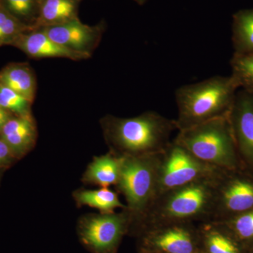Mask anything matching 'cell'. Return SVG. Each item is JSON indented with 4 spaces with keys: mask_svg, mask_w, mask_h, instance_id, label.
<instances>
[{
    "mask_svg": "<svg viewBox=\"0 0 253 253\" xmlns=\"http://www.w3.org/2000/svg\"><path fill=\"white\" fill-rule=\"evenodd\" d=\"M78 204L99 210L101 213L114 212L117 208L126 209L116 192L108 187L96 190H83L75 194Z\"/></svg>",
    "mask_w": 253,
    "mask_h": 253,
    "instance_id": "obj_19",
    "label": "cell"
},
{
    "mask_svg": "<svg viewBox=\"0 0 253 253\" xmlns=\"http://www.w3.org/2000/svg\"><path fill=\"white\" fill-rule=\"evenodd\" d=\"M130 219L126 211L85 216L80 221L78 233L91 253H117L121 241L129 233Z\"/></svg>",
    "mask_w": 253,
    "mask_h": 253,
    "instance_id": "obj_8",
    "label": "cell"
},
{
    "mask_svg": "<svg viewBox=\"0 0 253 253\" xmlns=\"http://www.w3.org/2000/svg\"><path fill=\"white\" fill-rule=\"evenodd\" d=\"M17 158L2 139L0 138V170H4L11 167Z\"/></svg>",
    "mask_w": 253,
    "mask_h": 253,
    "instance_id": "obj_24",
    "label": "cell"
},
{
    "mask_svg": "<svg viewBox=\"0 0 253 253\" xmlns=\"http://www.w3.org/2000/svg\"><path fill=\"white\" fill-rule=\"evenodd\" d=\"M226 172V171H224ZM193 181L156 199L135 235L146 226L171 222L201 223L212 219L221 174Z\"/></svg>",
    "mask_w": 253,
    "mask_h": 253,
    "instance_id": "obj_2",
    "label": "cell"
},
{
    "mask_svg": "<svg viewBox=\"0 0 253 253\" xmlns=\"http://www.w3.org/2000/svg\"><path fill=\"white\" fill-rule=\"evenodd\" d=\"M76 0H43L40 14L42 27L56 26L76 18Z\"/></svg>",
    "mask_w": 253,
    "mask_h": 253,
    "instance_id": "obj_18",
    "label": "cell"
},
{
    "mask_svg": "<svg viewBox=\"0 0 253 253\" xmlns=\"http://www.w3.org/2000/svg\"><path fill=\"white\" fill-rule=\"evenodd\" d=\"M253 209V176L244 171H226L218 180L212 219L222 221Z\"/></svg>",
    "mask_w": 253,
    "mask_h": 253,
    "instance_id": "obj_9",
    "label": "cell"
},
{
    "mask_svg": "<svg viewBox=\"0 0 253 253\" xmlns=\"http://www.w3.org/2000/svg\"><path fill=\"white\" fill-rule=\"evenodd\" d=\"M33 59L66 58L80 61L90 57L91 54L68 49L50 39L42 30H31L21 33L11 43Z\"/></svg>",
    "mask_w": 253,
    "mask_h": 253,
    "instance_id": "obj_12",
    "label": "cell"
},
{
    "mask_svg": "<svg viewBox=\"0 0 253 253\" xmlns=\"http://www.w3.org/2000/svg\"><path fill=\"white\" fill-rule=\"evenodd\" d=\"M239 87L230 76H214L175 91L177 131L228 116Z\"/></svg>",
    "mask_w": 253,
    "mask_h": 253,
    "instance_id": "obj_3",
    "label": "cell"
},
{
    "mask_svg": "<svg viewBox=\"0 0 253 253\" xmlns=\"http://www.w3.org/2000/svg\"><path fill=\"white\" fill-rule=\"evenodd\" d=\"M139 237V253H201L197 224L163 223L146 226Z\"/></svg>",
    "mask_w": 253,
    "mask_h": 253,
    "instance_id": "obj_7",
    "label": "cell"
},
{
    "mask_svg": "<svg viewBox=\"0 0 253 253\" xmlns=\"http://www.w3.org/2000/svg\"><path fill=\"white\" fill-rule=\"evenodd\" d=\"M122 157L110 152L96 157L86 169L84 181L90 184L109 187L116 186L121 174Z\"/></svg>",
    "mask_w": 253,
    "mask_h": 253,
    "instance_id": "obj_16",
    "label": "cell"
},
{
    "mask_svg": "<svg viewBox=\"0 0 253 253\" xmlns=\"http://www.w3.org/2000/svg\"><path fill=\"white\" fill-rule=\"evenodd\" d=\"M36 137V126L33 116H13L0 131V138L7 144L17 160L31 151Z\"/></svg>",
    "mask_w": 253,
    "mask_h": 253,
    "instance_id": "obj_14",
    "label": "cell"
},
{
    "mask_svg": "<svg viewBox=\"0 0 253 253\" xmlns=\"http://www.w3.org/2000/svg\"><path fill=\"white\" fill-rule=\"evenodd\" d=\"M229 118L243 170L253 176V91H237Z\"/></svg>",
    "mask_w": 253,
    "mask_h": 253,
    "instance_id": "obj_10",
    "label": "cell"
},
{
    "mask_svg": "<svg viewBox=\"0 0 253 253\" xmlns=\"http://www.w3.org/2000/svg\"><path fill=\"white\" fill-rule=\"evenodd\" d=\"M201 253H248L222 222L206 221L197 224Z\"/></svg>",
    "mask_w": 253,
    "mask_h": 253,
    "instance_id": "obj_13",
    "label": "cell"
},
{
    "mask_svg": "<svg viewBox=\"0 0 253 253\" xmlns=\"http://www.w3.org/2000/svg\"><path fill=\"white\" fill-rule=\"evenodd\" d=\"M231 66V77L239 89L253 91V54H234Z\"/></svg>",
    "mask_w": 253,
    "mask_h": 253,
    "instance_id": "obj_21",
    "label": "cell"
},
{
    "mask_svg": "<svg viewBox=\"0 0 253 253\" xmlns=\"http://www.w3.org/2000/svg\"><path fill=\"white\" fill-rule=\"evenodd\" d=\"M136 1H139V2H141V1H144V0H136Z\"/></svg>",
    "mask_w": 253,
    "mask_h": 253,
    "instance_id": "obj_27",
    "label": "cell"
},
{
    "mask_svg": "<svg viewBox=\"0 0 253 253\" xmlns=\"http://www.w3.org/2000/svg\"><path fill=\"white\" fill-rule=\"evenodd\" d=\"M13 116H14V114L0 106V131L1 130L3 126L7 123L10 118H12Z\"/></svg>",
    "mask_w": 253,
    "mask_h": 253,
    "instance_id": "obj_25",
    "label": "cell"
},
{
    "mask_svg": "<svg viewBox=\"0 0 253 253\" xmlns=\"http://www.w3.org/2000/svg\"><path fill=\"white\" fill-rule=\"evenodd\" d=\"M224 171L199 161L172 139L161 154L157 199L170 190L219 175Z\"/></svg>",
    "mask_w": 253,
    "mask_h": 253,
    "instance_id": "obj_6",
    "label": "cell"
},
{
    "mask_svg": "<svg viewBox=\"0 0 253 253\" xmlns=\"http://www.w3.org/2000/svg\"><path fill=\"white\" fill-rule=\"evenodd\" d=\"M106 141L118 156H144L162 154L177 130L174 120L154 111L136 117L106 116L102 121Z\"/></svg>",
    "mask_w": 253,
    "mask_h": 253,
    "instance_id": "obj_1",
    "label": "cell"
},
{
    "mask_svg": "<svg viewBox=\"0 0 253 253\" xmlns=\"http://www.w3.org/2000/svg\"><path fill=\"white\" fill-rule=\"evenodd\" d=\"M0 83L22 95L32 102L36 92V78L34 71L26 63H13L0 71Z\"/></svg>",
    "mask_w": 253,
    "mask_h": 253,
    "instance_id": "obj_15",
    "label": "cell"
},
{
    "mask_svg": "<svg viewBox=\"0 0 253 253\" xmlns=\"http://www.w3.org/2000/svg\"><path fill=\"white\" fill-rule=\"evenodd\" d=\"M248 253H253V246L248 250Z\"/></svg>",
    "mask_w": 253,
    "mask_h": 253,
    "instance_id": "obj_26",
    "label": "cell"
},
{
    "mask_svg": "<svg viewBox=\"0 0 253 253\" xmlns=\"http://www.w3.org/2000/svg\"><path fill=\"white\" fill-rule=\"evenodd\" d=\"M6 7L14 17L28 19L33 16L36 7L35 0H4ZM12 15V16H13Z\"/></svg>",
    "mask_w": 253,
    "mask_h": 253,
    "instance_id": "obj_23",
    "label": "cell"
},
{
    "mask_svg": "<svg viewBox=\"0 0 253 253\" xmlns=\"http://www.w3.org/2000/svg\"><path fill=\"white\" fill-rule=\"evenodd\" d=\"M234 54H253V9L241 10L233 16Z\"/></svg>",
    "mask_w": 253,
    "mask_h": 253,
    "instance_id": "obj_17",
    "label": "cell"
},
{
    "mask_svg": "<svg viewBox=\"0 0 253 253\" xmlns=\"http://www.w3.org/2000/svg\"><path fill=\"white\" fill-rule=\"evenodd\" d=\"M161 154L121 156V174L116 184L126 198L125 211L129 214V232L136 234L157 199Z\"/></svg>",
    "mask_w": 253,
    "mask_h": 253,
    "instance_id": "obj_5",
    "label": "cell"
},
{
    "mask_svg": "<svg viewBox=\"0 0 253 253\" xmlns=\"http://www.w3.org/2000/svg\"><path fill=\"white\" fill-rule=\"evenodd\" d=\"M220 222L246 249L249 250L253 246V209Z\"/></svg>",
    "mask_w": 253,
    "mask_h": 253,
    "instance_id": "obj_20",
    "label": "cell"
},
{
    "mask_svg": "<svg viewBox=\"0 0 253 253\" xmlns=\"http://www.w3.org/2000/svg\"><path fill=\"white\" fill-rule=\"evenodd\" d=\"M33 102L0 83V106L14 116L29 117Z\"/></svg>",
    "mask_w": 253,
    "mask_h": 253,
    "instance_id": "obj_22",
    "label": "cell"
},
{
    "mask_svg": "<svg viewBox=\"0 0 253 253\" xmlns=\"http://www.w3.org/2000/svg\"><path fill=\"white\" fill-rule=\"evenodd\" d=\"M41 30L58 44L74 51L89 54L99 44L102 35L101 27L86 26L77 18Z\"/></svg>",
    "mask_w": 253,
    "mask_h": 253,
    "instance_id": "obj_11",
    "label": "cell"
},
{
    "mask_svg": "<svg viewBox=\"0 0 253 253\" xmlns=\"http://www.w3.org/2000/svg\"><path fill=\"white\" fill-rule=\"evenodd\" d=\"M206 164L226 171H244L229 115L178 131L173 139Z\"/></svg>",
    "mask_w": 253,
    "mask_h": 253,
    "instance_id": "obj_4",
    "label": "cell"
},
{
    "mask_svg": "<svg viewBox=\"0 0 253 253\" xmlns=\"http://www.w3.org/2000/svg\"><path fill=\"white\" fill-rule=\"evenodd\" d=\"M1 172H2V170H0V176H1Z\"/></svg>",
    "mask_w": 253,
    "mask_h": 253,
    "instance_id": "obj_28",
    "label": "cell"
}]
</instances>
